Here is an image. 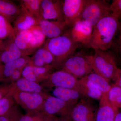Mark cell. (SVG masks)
Segmentation results:
<instances>
[{"label":"cell","mask_w":121,"mask_h":121,"mask_svg":"<svg viewBox=\"0 0 121 121\" xmlns=\"http://www.w3.org/2000/svg\"><path fill=\"white\" fill-rule=\"evenodd\" d=\"M120 25L119 20L111 13L104 17L93 27L91 36L85 46L94 50H108Z\"/></svg>","instance_id":"1"},{"label":"cell","mask_w":121,"mask_h":121,"mask_svg":"<svg viewBox=\"0 0 121 121\" xmlns=\"http://www.w3.org/2000/svg\"><path fill=\"white\" fill-rule=\"evenodd\" d=\"M80 44L72 39L70 29L63 35L45 41L43 47L52 54L55 59V68L60 67L63 62L71 56L73 55Z\"/></svg>","instance_id":"2"},{"label":"cell","mask_w":121,"mask_h":121,"mask_svg":"<svg viewBox=\"0 0 121 121\" xmlns=\"http://www.w3.org/2000/svg\"><path fill=\"white\" fill-rule=\"evenodd\" d=\"M94 51V55L91 56L93 71L109 82L111 80L114 81L119 69L114 56L108 50Z\"/></svg>","instance_id":"3"},{"label":"cell","mask_w":121,"mask_h":121,"mask_svg":"<svg viewBox=\"0 0 121 121\" xmlns=\"http://www.w3.org/2000/svg\"><path fill=\"white\" fill-rule=\"evenodd\" d=\"M63 70L68 72L77 78L87 75L93 71L91 56L80 53L69 56L60 66Z\"/></svg>","instance_id":"4"},{"label":"cell","mask_w":121,"mask_h":121,"mask_svg":"<svg viewBox=\"0 0 121 121\" xmlns=\"http://www.w3.org/2000/svg\"><path fill=\"white\" fill-rule=\"evenodd\" d=\"M109 5L106 0H84V5L80 19L95 25L103 18L110 15Z\"/></svg>","instance_id":"5"},{"label":"cell","mask_w":121,"mask_h":121,"mask_svg":"<svg viewBox=\"0 0 121 121\" xmlns=\"http://www.w3.org/2000/svg\"><path fill=\"white\" fill-rule=\"evenodd\" d=\"M47 95L43 93L17 91L13 95L16 103L29 113L43 112L44 103Z\"/></svg>","instance_id":"6"},{"label":"cell","mask_w":121,"mask_h":121,"mask_svg":"<svg viewBox=\"0 0 121 121\" xmlns=\"http://www.w3.org/2000/svg\"><path fill=\"white\" fill-rule=\"evenodd\" d=\"M74 105L51 95H47L41 113L45 115H59L70 119V115Z\"/></svg>","instance_id":"7"},{"label":"cell","mask_w":121,"mask_h":121,"mask_svg":"<svg viewBox=\"0 0 121 121\" xmlns=\"http://www.w3.org/2000/svg\"><path fill=\"white\" fill-rule=\"evenodd\" d=\"M78 82L77 78L62 70L52 73L47 79L43 82V84L41 86L43 85L49 88L59 87L76 90Z\"/></svg>","instance_id":"8"},{"label":"cell","mask_w":121,"mask_h":121,"mask_svg":"<svg viewBox=\"0 0 121 121\" xmlns=\"http://www.w3.org/2000/svg\"><path fill=\"white\" fill-rule=\"evenodd\" d=\"M84 0L62 1L64 19L68 27L71 28L80 19L82 12Z\"/></svg>","instance_id":"9"},{"label":"cell","mask_w":121,"mask_h":121,"mask_svg":"<svg viewBox=\"0 0 121 121\" xmlns=\"http://www.w3.org/2000/svg\"><path fill=\"white\" fill-rule=\"evenodd\" d=\"M40 10L42 19L64 21L62 0H42Z\"/></svg>","instance_id":"10"},{"label":"cell","mask_w":121,"mask_h":121,"mask_svg":"<svg viewBox=\"0 0 121 121\" xmlns=\"http://www.w3.org/2000/svg\"><path fill=\"white\" fill-rule=\"evenodd\" d=\"M0 45V62L3 64L28 55L20 50L16 45L11 36Z\"/></svg>","instance_id":"11"},{"label":"cell","mask_w":121,"mask_h":121,"mask_svg":"<svg viewBox=\"0 0 121 121\" xmlns=\"http://www.w3.org/2000/svg\"><path fill=\"white\" fill-rule=\"evenodd\" d=\"M93 29V26L87 22L79 19L70 28V33L74 41L85 46L90 39Z\"/></svg>","instance_id":"12"},{"label":"cell","mask_w":121,"mask_h":121,"mask_svg":"<svg viewBox=\"0 0 121 121\" xmlns=\"http://www.w3.org/2000/svg\"><path fill=\"white\" fill-rule=\"evenodd\" d=\"M38 26L46 37L52 39L63 35L68 30L64 21L40 19Z\"/></svg>","instance_id":"13"},{"label":"cell","mask_w":121,"mask_h":121,"mask_svg":"<svg viewBox=\"0 0 121 121\" xmlns=\"http://www.w3.org/2000/svg\"><path fill=\"white\" fill-rule=\"evenodd\" d=\"M94 109L87 102L81 100L73 107L70 115L72 121H95Z\"/></svg>","instance_id":"14"},{"label":"cell","mask_w":121,"mask_h":121,"mask_svg":"<svg viewBox=\"0 0 121 121\" xmlns=\"http://www.w3.org/2000/svg\"><path fill=\"white\" fill-rule=\"evenodd\" d=\"M107 95L103 94L100 99L95 121H114L116 115L118 112V109L114 107L108 101Z\"/></svg>","instance_id":"15"},{"label":"cell","mask_w":121,"mask_h":121,"mask_svg":"<svg viewBox=\"0 0 121 121\" xmlns=\"http://www.w3.org/2000/svg\"><path fill=\"white\" fill-rule=\"evenodd\" d=\"M9 93L13 95L17 91L43 94V87L38 83L25 79L21 77L13 83L10 84Z\"/></svg>","instance_id":"16"},{"label":"cell","mask_w":121,"mask_h":121,"mask_svg":"<svg viewBox=\"0 0 121 121\" xmlns=\"http://www.w3.org/2000/svg\"><path fill=\"white\" fill-rule=\"evenodd\" d=\"M55 61L52 54L47 48L43 47L38 48L34 52L28 65L36 67L50 65H53L54 67Z\"/></svg>","instance_id":"17"},{"label":"cell","mask_w":121,"mask_h":121,"mask_svg":"<svg viewBox=\"0 0 121 121\" xmlns=\"http://www.w3.org/2000/svg\"><path fill=\"white\" fill-rule=\"evenodd\" d=\"M83 96L93 99H99L103 93L87 79L85 76L78 80L77 90Z\"/></svg>","instance_id":"18"},{"label":"cell","mask_w":121,"mask_h":121,"mask_svg":"<svg viewBox=\"0 0 121 121\" xmlns=\"http://www.w3.org/2000/svg\"><path fill=\"white\" fill-rule=\"evenodd\" d=\"M11 36L20 50L28 55L31 54L28 50L29 45L32 37V33L30 30H17L14 29L13 33Z\"/></svg>","instance_id":"19"},{"label":"cell","mask_w":121,"mask_h":121,"mask_svg":"<svg viewBox=\"0 0 121 121\" xmlns=\"http://www.w3.org/2000/svg\"><path fill=\"white\" fill-rule=\"evenodd\" d=\"M20 7L11 1L0 0V15L6 18L9 22H14L20 14Z\"/></svg>","instance_id":"20"},{"label":"cell","mask_w":121,"mask_h":121,"mask_svg":"<svg viewBox=\"0 0 121 121\" xmlns=\"http://www.w3.org/2000/svg\"><path fill=\"white\" fill-rule=\"evenodd\" d=\"M52 94L54 97L74 105L78 103L82 96L76 90L59 87L54 88Z\"/></svg>","instance_id":"21"},{"label":"cell","mask_w":121,"mask_h":121,"mask_svg":"<svg viewBox=\"0 0 121 121\" xmlns=\"http://www.w3.org/2000/svg\"><path fill=\"white\" fill-rule=\"evenodd\" d=\"M38 20L21 11L13 22V28L15 30H30L38 26Z\"/></svg>","instance_id":"22"},{"label":"cell","mask_w":121,"mask_h":121,"mask_svg":"<svg viewBox=\"0 0 121 121\" xmlns=\"http://www.w3.org/2000/svg\"><path fill=\"white\" fill-rule=\"evenodd\" d=\"M42 0H20L21 11L37 20L42 19L40 15V5Z\"/></svg>","instance_id":"23"},{"label":"cell","mask_w":121,"mask_h":121,"mask_svg":"<svg viewBox=\"0 0 121 121\" xmlns=\"http://www.w3.org/2000/svg\"><path fill=\"white\" fill-rule=\"evenodd\" d=\"M30 58L29 56H24L4 64L3 79L9 78L16 70L23 69L29 63Z\"/></svg>","instance_id":"24"},{"label":"cell","mask_w":121,"mask_h":121,"mask_svg":"<svg viewBox=\"0 0 121 121\" xmlns=\"http://www.w3.org/2000/svg\"><path fill=\"white\" fill-rule=\"evenodd\" d=\"M30 30L31 32L32 37L29 45L28 50L32 54L44 44L46 41V37L38 26H35Z\"/></svg>","instance_id":"25"},{"label":"cell","mask_w":121,"mask_h":121,"mask_svg":"<svg viewBox=\"0 0 121 121\" xmlns=\"http://www.w3.org/2000/svg\"><path fill=\"white\" fill-rule=\"evenodd\" d=\"M85 76L103 94H107L110 90L111 86L109 84L110 82L94 72H92Z\"/></svg>","instance_id":"26"},{"label":"cell","mask_w":121,"mask_h":121,"mask_svg":"<svg viewBox=\"0 0 121 121\" xmlns=\"http://www.w3.org/2000/svg\"><path fill=\"white\" fill-rule=\"evenodd\" d=\"M108 101L113 106L121 108V88L113 84L111 86L107 95Z\"/></svg>","instance_id":"27"},{"label":"cell","mask_w":121,"mask_h":121,"mask_svg":"<svg viewBox=\"0 0 121 121\" xmlns=\"http://www.w3.org/2000/svg\"><path fill=\"white\" fill-rule=\"evenodd\" d=\"M15 103L13 95L9 93L0 99V117L6 114L15 106Z\"/></svg>","instance_id":"28"},{"label":"cell","mask_w":121,"mask_h":121,"mask_svg":"<svg viewBox=\"0 0 121 121\" xmlns=\"http://www.w3.org/2000/svg\"><path fill=\"white\" fill-rule=\"evenodd\" d=\"M44 116L40 113H29L22 115L20 113L15 121H44Z\"/></svg>","instance_id":"29"},{"label":"cell","mask_w":121,"mask_h":121,"mask_svg":"<svg viewBox=\"0 0 121 121\" xmlns=\"http://www.w3.org/2000/svg\"><path fill=\"white\" fill-rule=\"evenodd\" d=\"M111 14L118 20L121 18V0H113L109 5Z\"/></svg>","instance_id":"30"},{"label":"cell","mask_w":121,"mask_h":121,"mask_svg":"<svg viewBox=\"0 0 121 121\" xmlns=\"http://www.w3.org/2000/svg\"><path fill=\"white\" fill-rule=\"evenodd\" d=\"M22 77L27 80L39 83L33 73V67L30 65H27L24 68L22 72Z\"/></svg>","instance_id":"31"},{"label":"cell","mask_w":121,"mask_h":121,"mask_svg":"<svg viewBox=\"0 0 121 121\" xmlns=\"http://www.w3.org/2000/svg\"><path fill=\"white\" fill-rule=\"evenodd\" d=\"M23 69H18L15 71L9 78L3 79L2 82H4L7 84L15 82L22 77V72Z\"/></svg>","instance_id":"32"},{"label":"cell","mask_w":121,"mask_h":121,"mask_svg":"<svg viewBox=\"0 0 121 121\" xmlns=\"http://www.w3.org/2000/svg\"><path fill=\"white\" fill-rule=\"evenodd\" d=\"M14 31L11 24L3 27L0 28V39H7L12 35Z\"/></svg>","instance_id":"33"},{"label":"cell","mask_w":121,"mask_h":121,"mask_svg":"<svg viewBox=\"0 0 121 121\" xmlns=\"http://www.w3.org/2000/svg\"><path fill=\"white\" fill-rule=\"evenodd\" d=\"M16 116V110L13 107L6 114L0 117V121H15Z\"/></svg>","instance_id":"34"},{"label":"cell","mask_w":121,"mask_h":121,"mask_svg":"<svg viewBox=\"0 0 121 121\" xmlns=\"http://www.w3.org/2000/svg\"><path fill=\"white\" fill-rule=\"evenodd\" d=\"M44 121H71L70 119L65 117H58L55 115H45Z\"/></svg>","instance_id":"35"},{"label":"cell","mask_w":121,"mask_h":121,"mask_svg":"<svg viewBox=\"0 0 121 121\" xmlns=\"http://www.w3.org/2000/svg\"><path fill=\"white\" fill-rule=\"evenodd\" d=\"M10 84L0 85V99L8 94L10 89Z\"/></svg>","instance_id":"36"},{"label":"cell","mask_w":121,"mask_h":121,"mask_svg":"<svg viewBox=\"0 0 121 121\" xmlns=\"http://www.w3.org/2000/svg\"><path fill=\"white\" fill-rule=\"evenodd\" d=\"M114 84L121 88V69L119 68L117 75L114 80Z\"/></svg>","instance_id":"37"},{"label":"cell","mask_w":121,"mask_h":121,"mask_svg":"<svg viewBox=\"0 0 121 121\" xmlns=\"http://www.w3.org/2000/svg\"><path fill=\"white\" fill-rule=\"evenodd\" d=\"M10 24V22L5 17L0 15V28L8 26Z\"/></svg>","instance_id":"38"},{"label":"cell","mask_w":121,"mask_h":121,"mask_svg":"<svg viewBox=\"0 0 121 121\" xmlns=\"http://www.w3.org/2000/svg\"><path fill=\"white\" fill-rule=\"evenodd\" d=\"M119 30V33L118 39V50L120 54L121 55V24H120Z\"/></svg>","instance_id":"39"},{"label":"cell","mask_w":121,"mask_h":121,"mask_svg":"<svg viewBox=\"0 0 121 121\" xmlns=\"http://www.w3.org/2000/svg\"><path fill=\"white\" fill-rule=\"evenodd\" d=\"M3 68L4 64L0 62V82H2L3 79Z\"/></svg>","instance_id":"40"},{"label":"cell","mask_w":121,"mask_h":121,"mask_svg":"<svg viewBox=\"0 0 121 121\" xmlns=\"http://www.w3.org/2000/svg\"><path fill=\"white\" fill-rule=\"evenodd\" d=\"M114 121H121V113L118 112L116 115Z\"/></svg>","instance_id":"41"},{"label":"cell","mask_w":121,"mask_h":121,"mask_svg":"<svg viewBox=\"0 0 121 121\" xmlns=\"http://www.w3.org/2000/svg\"><path fill=\"white\" fill-rule=\"evenodd\" d=\"M1 41H1V40L0 39V45L1 43Z\"/></svg>","instance_id":"42"},{"label":"cell","mask_w":121,"mask_h":121,"mask_svg":"<svg viewBox=\"0 0 121 121\" xmlns=\"http://www.w3.org/2000/svg\"></svg>","instance_id":"43"}]
</instances>
